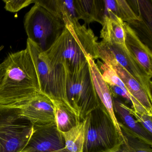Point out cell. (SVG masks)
<instances>
[{
    "instance_id": "obj_1",
    "label": "cell",
    "mask_w": 152,
    "mask_h": 152,
    "mask_svg": "<svg viewBox=\"0 0 152 152\" xmlns=\"http://www.w3.org/2000/svg\"><path fill=\"white\" fill-rule=\"evenodd\" d=\"M64 28L47 51L40 56L50 68L72 74L88 64L87 57L99 58L97 39L91 29L66 17Z\"/></svg>"
},
{
    "instance_id": "obj_2",
    "label": "cell",
    "mask_w": 152,
    "mask_h": 152,
    "mask_svg": "<svg viewBox=\"0 0 152 152\" xmlns=\"http://www.w3.org/2000/svg\"><path fill=\"white\" fill-rule=\"evenodd\" d=\"M41 93L27 49L11 53L0 64V105L17 107Z\"/></svg>"
},
{
    "instance_id": "obj_3",
    "label": "cell",
    "mask_w": 152,
    "mask_h": 152,
    "mask_svg": "<svg viewBox=\"0 0 152 152\" xmlns=\"http://www.w3.org/2000/svg\"><path fill=\"white\" fill-rule=\"evenodd\" d=\"M85 120L83 152H115L123 141L107 111L102 104Z\"/></svg>"
},
{
    "instance_id": "obj_4",
    "label": "cell",
    "mask_w": 152,
    "mask_h": 152,
    "mask_svg": "<svg viewBox=\"0 0 152 152\" xmlns=\"http://www.w3.org/2000/svg\"><path fill=\"white\" fill-rule=\"evenodd\" d=\"M66 99L80 121L101 104L93 84L88 63L78 72L68 74L66 81Z\"/></svg>"
},
{
    "instance_id": "obj_5",
    "label": "cell",
    "mask_w": 152,
    "mask_h": 152,
    "mask_svg": "<svg viewBox=\"0 0 152 152\" xmlns=\"http://www.w3.org/2000/svg\"><path fill=\"white\" fill-rule=\"evenodd\" d=\"M25 16L24 25L28 39L41 50L47 51L64 28V23L37 3Z\"/></svg>"
},
{
    "instance_id": "obj_6",
    "label": "cell",
    "mask_w": 152,
    "mask_h": 152,
    "mask_svg": "<svg viewBox=\"0 0 152 152\" xmlns=\"http://www.w3.org/2000/svg\"><path fill=\"white\" fill-rule=\"evenodd\" d=\"M33 125L20 115L17 107L0 105V152H21L32 133Z\"/></svg>"
},
{
    "instance_id": "obj_7",
    "label": "cell",
    "mask_w": 152,
    "mask_h": 152,
    "mask_svg": "<svg viewBox=\"0 0 152 152\" xmlns=\"http://www.w3.org/2000/svg\"><path fill=\"white\" fill-rule=\"evenodd\" d=\"M26 48L37 72L41 93L50 98L62 100L68 105L66 94V74L50 69L41 57V50L28 39Z\"/></svg>"
},
{
    "instance_id": "obj_8",
    "label": "cell",
    "mask_w": 152,
    "mask_h": 152,
    "mask_svg": "<svg viewBox=\"0 0 152 152\" xmlns=\"http://www.w3.org/2000/svg\"><path fill=\"white\" fill-rule=\"evenodd\" d=\"M65 148L64 139L56 122L33 126L31 136L21 152H53Z\"/></svg>"
},
{
    "instance_id": "obj_9",
    "label": "cell",
    "mask_w": 152,
    "mask_h": 152,
    "mask_svg": "<svg viewBox=\"0 0 152 152\" xmlns=\"http://www.w3.org/2000/svg\"><path fill=\"white\" fill-rule=\"evenodd\" d=\"M97 48L98 51L99 58L102 59L103 62L112 66L124 83L130 94L148 113L152 114V100L149 98L141 85L117 63L102 42H98Z\"/></svg>"
},
{
    "instance_id": "obj_10",
    "label": "cell",
    "mask_w": 152,
    "mask_h": 152,
    "mask_svg": "<svg viewBox=\"0 0 152 152\" xmlns=\"http://www.w3.org/2000/svg\"><path fill=\"white\" fill-rule=\"evenodd\" d=\"M21 116L33 126H40L55 122L54 105L51 99L41 93L17 107Z\"/></svg>"
},
{
    "instance_id": "obj_11",
    "label": "cell",
    "mask_w": 152,
    "mask_h": 152,
    "mask_svg": "<svg viewBox=\"0 0 152 152\" xmlns=\"http://www.w3.org/2000/svg\"><path fill=\"white\" fill-rule=\"evenodd\" d=\"M101 42L117 63L139 83L152 100L151 78L146 74L143 68L132 56L126 47Z\"/></svg>"
},
{
    "instance_id": "obj_12",
    "label": "cell",
    "mask_w": 152,
    "mask_h": 152,
    "mask_svg": "<svg viewBox=\"0 0 152 152\" xmlns=\"http://www.w3.org/2000/svg\"><path fill=\"white\" fill-rule=\"evenodd\" d=\"M93 84L98 97L101 104L107 111L115 128L119 133L122 141L124 138L119 125V122L114 111L113 97L108 85L102 78L100 71L93 59L90 56L87 57Z\"/></svg>"
},
{
    "instance_id": "obj_13",
    "label": "cell",
    "mask_w": 152,
    "mask_h": 152,
    "mask_svg": "<svg viewBox=\"0 0 152 152\" xmlns=\"http://www.w3.org/2000/svg\"><path fill=\"white\" fill-rule=\"evenodd\" d=\"M125 44L132 56L150 78L152 76V52L141 42L137 33L124 22Z\"/></svg>"
},
{
    "instance_id": "obj_14",
    "label": "cell",
    "mask_w": 152,
    "mask_h": 152,
    "mask_svg": "<svg viewBox=\"0 0 152 152\" xmlns=\"http://www.w3.org/2000/svg\"><path fill=\"white\" fill-rule=\"evenodd\" d=\"M114 111L115 115L121 119L119 122L120 128L125 129L136 137L152 145V135L146 131L137 122L134 117L130 113L128 106L116 98H113Z\"/></svg>"
},
{
    "instance_id": "obj_15",
    "label": "cell",
    "mask_w": 152,
    "mask_h": 152,
    "mask_svg": "<svg viewBox=\"0 0 152 152\" xmlns=\"http://www.w3.org/2000/svg\"><path fill=\"white\" fill-rule=\"evenodd\" d=\"M107 15H104L100 32L102 41L126 47L125 44L124 22L113 13L107 10Z\"/></svg>"
},
{
    "instance_id": "obj_16",
    "label": "cell",
    "mask_w": 152,
    "mask_h": 152,
    "mask_svg": "<svg viewBox=\"0 0 152 152\" xmlns=\"http://www.w3.org/2000/svg\"><path fill=\"white\" fill-rule=\"evenodd\" d=\"M50 99L54 105L55 122L60 132L68 131L80 122L76 113L66 103L59 99Z\"/></svg>"
},
{
    "instance_id": "obj_17",
    "label": "cell",
    "mask_w": 152,
    "mask_h": 152,
    "mask_svg": "<svg viewBox=\"0 0 152 152\" xmlns=\"http://www.w3.org/2000/svg\"><path fill=\"white\" fill-rule=\"evenodd\" d=\"M62 133L65 148L69 152H83L85 139V119L68 131Z\"/></svg>"
},
{
    "instance_id": "obj_18",
    "label": "cell",
    "mask_w": 152,
    "mask_h": 152,
    "mask_svg": "<svg viewBox=\"0 0 152 152\" xmlns=\"http://www.w3.org/2000/svg\"><path fill=\"white\" fill-rule=\"evenodd\" d=\"M106 9L113 13L123 22L136 24L141 22L142 19L137 15L126 1L109 0L104 1Z\"/></svg>"
},
{
    "instance_id": "obj_19",
    "label": "cell",
    "mask_w": 152,
    "mask_h": 152,
    "mask_svg": "<svg viewBox=\"0 0 152 152\" xmlns=\"http://www.w3.org/2000/svg\"><path fill=\"white\" fill-rule=\"evenodd\" d=\"M81 19L87 24L96 22L102 24L103 10L97 1H78Z\"/></svg>"
},
{
    "instance_id": "obj_20",
    "label": "cell",
    "mask_w": 152,
    "mask_h": 152,
    "mask_svg": "<svg viewBox=\"0 0 152 152\" xmlns=\"http://www.w3.org/2000/svg\"><path fill=\"white\" fill-rule=\"evenodd\" d=\"M121 129L124 140L115 152H152V145L136 137L125 129Z\"/></svg>"
},
{
    "instance_id": "obj_21",
    "label": "cell",
    "mask_w": 152,
    "mask_h": 152,
    "mask_svg": "<svg viewBox=\"0 0 152 152\" xmlns=\"http://www.w3.org/2000/svg\"><path fill=\"white\" fill-rule=\"evenodd\" d=\"M128 109L137 122L146 131L152 135V114L136 112L129 106Z\"/></svg>"
},
{
    "instance_id": "obj_22",
    "label": "cell",
    "mask_w": 152,
    "mask_h": 152,
    "mask_svg": "<svg viewBox=\"0 0 152 152\" xmlns=\"http://www.w3.org/2000/svg\"><path fill=\"white\" fill-rule=\"evenodd\" d=\"M4 7L6 10L12 13H15L34 3V0H4Z\"/></svg>"
},
{
    "instance_id": "obj_23",
    "label": "cell",
    "mask_w": 152,
    "mask_h": 152,
    "mask_svg": "<svg viewBox=\"0 0 152 152\" xmlns=\"http://www.w3.org/2000/svg\"><path fill=\"white\" fill-rule=\"evenodd\" d=\"M53 152H69L67 149L66 148H64V149H61V150H58V151H55Z\"/></svg>"
},
{
    "instance_id": "obj_24",
    "label": "cell",
    "mask_w": 152,
    "mask_h": 152,
    "mask_svg": "<svg viewBox=\"0 0 152 152\" xmlns=\"http://www.w3.org/2000/svg\"><path fill=\"white\" fill-rule=\"evenodd\" d=\"M4 47L3 46H1L0 47V52L1 51V50H3V49L4 48Z\"/></svg>"
}]
</instances>
